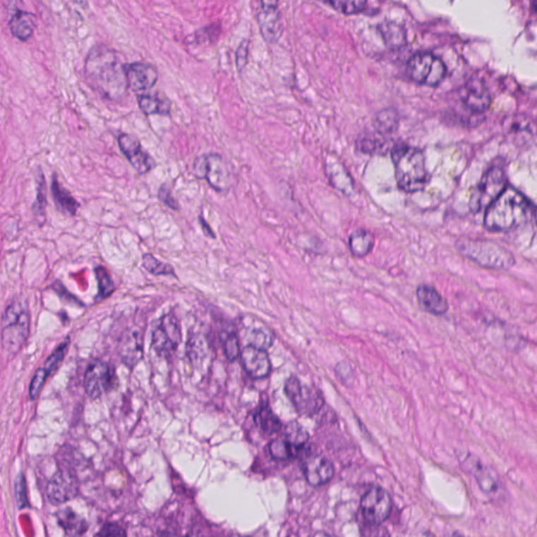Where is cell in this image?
Returning <instances> with one entry per match:
<instances>
[{
	"label": "cell",
	"mask_w": 537,
	"mask_h": 537,
	"mask_svg": "<svg viewBox=\"0 0 537 537\" xmlns=\"http://www.w3.org/2000/svg\"><path fill=\"white\" fill-rule=\"evenodd\" d=\"M126 64L116 49L98 43L86 56L84 75L90 85L103 98L119 102L125 99L129 90Z\"/></svg>",
	"instance_id": "6da1fadb"
},
{
	"label": "cell",
	"mask_w": 537,
	"mask_h": 537,
	"mask_svg": "<svg viewBox=\"0 0 537 537\" xmlns=\"http://www.w3.org/2000/svg\"><path fill=\"white\" fill-rule=\"evenodd\" d=\"M532 215L531 203L517 189L507 187L487 208L484 225L487 229L504 232L525 225Z\"/></svg>",
	"instance_id": "7a4b0ae2"
},
{
	"label": "cell",
	"mask_w": 537,
	"mask_h": 537,
	"mask_svg": "<svg viewBox=\"0 0 537 537\" xmlns=\"http://www.w3.org/2000/svg\"><path fill=\"white\" fill-rule=\"evenodd\" d=\"M394 174L401 191L414 193L422 191L427 183L425 155L421 150L405 144L394 145L392 150Z\"/></svg>",
	"instance_id": "3957f363"
},
{
	"label": "cell",
	"mask_w": 537,
	"mask_h": 537,
	"mask_svg": "<svg viewBox=\"0 0 537 537\" xmlns=\"http://www.w3.org/2000/svg\"><path fill=\"white\" fill-rule=\"evenodd\" d=\"M29 334V306L25 299H14L2 315L1 346L6 357L12 359L20 351Z\"/></svg>",
	"instance_id": "277c9868"
},
{
	"label": "cell",
	"mask_w": 537,
	"mask_h": 537,
	"mask_svg": "<svg viewBox=\"0 0 537 537\" xmlns=\"http://www.w3.org/2000/svg\"><path fill=\"white\" fill-rule=\"evenodd\" d=\"M457 249L471 262L483 268L507 270L514 266L515 258L499 243L482 239H467L457 243Z\"/></svg>",
	"instance_id": "5b68a950"
},
{
	"label": "cell",
	"mask_w": 537,
	"mask_h": 537,
	"mask_svg": "<svg viewBox=\"0 0 537 537\" xmlns=\"http://www.w3.org/2000/svg\"><path fill=\"white\" fill-rule=\"evenodd\" d=\"M192 172L195 178L207 181L215 191L226 193L235 183L234 172L230 164L215 152L200 155L192 164Z\"/></svg>",
	"instance_id": "8992f818"
},
{
	"label": "cell",
	"mask_w": 537,
	"mask_h": 537,
	"mask_svg": "<svg viewBox=\"0 0 537 537\" xmlns=\"http://www.w3.org/2000/svg\"><path fill=\"white\" fill-rule=\"evenodd\" d=\"M407 74L417 83L435 86L445 78L446 66L430 52H418L407 62Z\"/></svg>",
	"instance_id": "52a82bcc"
},
{
	"label": "cell",
	"mask_w": 537,
	"mask_h": 537,
	"mask_svg": "<svg viewBox=\"0 0 537 537\" xmlns=\"http://www.w3.org/2000/svg\"><path fill=\"white\" fill-rule=\"evenodd\" d=\"M506 183V176L502 168L493 167L487 170L470 198V210L478 212L488 208L507 188Z\"/></svg>",
	"instance_id": "ba28073f"
},
{
	"label": "cell",
	"mask_w": 537,
	"mask_h": 537,
	"mask_svg": "<svg viewBox=\"0 0 537 537\" xmlns=\"http://www.w3.org/2000/svg\"><path fill=\"white\" fill-rule=\"evenodd\" d=\"M284 392L294 405L297 413L303 417L316 415L325 404L322 394L318 390L306 385L295 376H291L286 380Z\"/></svg>",
	"instance_id": "9c48e42d"
},
{
	"label": "cell",
	"mask_w": 537,
	"mask_h": 537,
	"mask_svg": "<svg viewBox=\"0 0 537 537\" xmlns=\"http://www.w3.org/2000/svg\"><path fill=\"white\" fill-rule=\"evenodd\" d=\"M182 342L181 323L176 315H164L152 332V349L159 357L169 358Z\"/></svg>",
	"instance_id": "30bf717a"
},
{
	"label": "cell",
	"mask_w": 537,
	"mask_h": 537,
	"mask_svg": "<svg viewBox=\"0 0 537 537\" xmlns=\"http://www.w3.org/2000/svg\"><path fill=\"white\" fill-rule=\"evenodd\" d=\"M362 515L368 523L380 525L390 517L392 500L387 491L379 487L370 489L361 500Z\"/></svg>",
	"instance_id": "8fae6325"
},
{
	"label": "cell",
	"mask_w": 537,
	"mask_h": 537,
	"mask_svg": "<svg viewBox=\"0 0 537 537\" xmlns=\"http://www.w3.org/2000/svg\"><path fill=\"white\" fill-rule=\"evenodd\" d=\"M115 379L114 368L107 362L96 360L88 366L84 376V388L90 398L98 399L111 390Z\"/></svg>",
	"instance_id": "7c38bea8"
},
{
	"label": "cell",
	"mask_w": 537,
	"mask_h": 537,
	"mask_svg": "<svg viewBox=\"0 0 537 537\" xmlns=\"http://www.w3.org/2000/svg\"><path fill=\"white\" fill-rule=\"evenodd\" d=\"M118 144L122 154L128 159L131 165L139 174H145L155 167V161L143 147L141 142L129 133H122L118 135Z\"/></svg>",
	"instance_id": "4fadbf2b"
},
{
	"label": "cell",
	"mask_w": 537,
	"mask_h": 537,
	"mask_svg": "<svg viewBox=\"0 0 537 537\" xmlns=\"http://www.w3.org/2000/svg\"><path fill=\"white\" fill-rule=\"evenodd\" d=\"M258 12V23L265 40L275 43L284 32L282 14L277 8V1H262Z\"/></svg>",
	"instance_id": "5bb4252c"
},
{
	"label": "cell",
	"mask_w": 537,
	"mask_h": 537,
	"mask_svg": "<svg viewBox=\"0 0 537 537\" xmlns=\"http://www.w3.org/2000/svg\"><path fill=\"white\" fill-rule=\"evenodd\" d=\"M126 77L129 90L145 94L159 80V72L154 64L147 62H131L126 64Z\"/></svg>",
	"instance_id": "9a60e30c"
},
{
	"label": "cell",
	"mask_w": 537,
	"mask_h": 537,
	"mask_svg": "<svg viewBox=\"0 0 537 537\" xmlns=\"http://www.w3.org/2000/svg\"><path fill=\"white\" fill-rule=\"evenodd\" d=\"M243 370L253 379H265L271 374L272 364L265 349L251 346L243 347L241 353Z\"/></svg>",
	"instance_id": "2e32d148"
},
{
	"label": "cell",
	"mask_w": 537,
	"mask_h": 537,
	"mask_svg": "<svg viewBox=\"0 0 537 537\" xmlns=\"http://www.w3.org/2000/svg\"><path fill=\"white\" fill-rule=\"evenodd\" d=\"M77 493L76 478L66 470L58 471L47 485V495L54 504H62L74 499Z\"/></svg>",
	"instance_id": "e0dca14e"
},
{
	"label": "cell",
	"mask_w": 537,
	"mask_h": 537,
	"mask_svg": "<svg viewBox=\"0 0 537 537\" xmlns=\"http://www.w3.org/2000/svg\"><path fill=\"white\" fill-rule=\"evenodd\" d=\"M143 332L139 327H133L125 332L119 344V355L123 363L133 368L143 357Z\"/></svg>",
	"instance_id": "ac0fdd59"
},
{
	"label": "cell",
	"mask_w": 537,
	"mask_h": 537,
	"mask_svg": "<svg viewBox=\"0 0 537 537\" xmlns=\"http://www.w3.org/2000/svg\"><path fill=\"white\" fill-rule=\"evenodd\" d=\"M303 471L308 484L315 487L330 482L334 476L333 464L319 456L306 459L303 463Z\"/></svg>",
	"instance_id": "d6986e66"
},
{
	"label": "cell",
	"mask_w": 537,
	"mask_h": 537,
	"mask_svg": "<svg viewBox=\"0 0 537 537\" xmlns=\"http://www.w3.org/2000/svg\"><path fill=\"white\" fill-rule=\"evenodd\" d=\"M461 101L472 111H484L490 105V94L480 79H471L461 92Z\"/></svg>",
	"instance_id": "ffe728a7"
},
{
	"label": "cell",
	"mask_w": 537,
	"mask_h": 537,
	"mask_svg": "<svg viewBox=\"0 0 537 537\" xmlns=\"http://www.w3.org/2000/svg\"><path fill=\"white\" fill-rule=\"evenodd\" d=\"M11 34L20 41H28L33 36L37 25L35 14L15 8L8 23Z\"/></svg>",
	"instance_id": "44dd1931"
},
{
	"label": "cell",
	"mask_w": 537,
	"mask_h": 537,
	"mask_svg": "<svg viewBox=\"0 0 537 537\" xmlns=\"http://www.w3.org/2000/svg\"><path fill=\"white\" fill-rule=\"evenodd\" d=\"M417 298L420 307L429 314L441 316L448 310V303L433 286L421 284L417 289Z\"/></svg>",
	"instance_id": "7402d4cb"
},
{
	"label": "cell",
	"mask_w": 537,
	"mask_h": 537,
	"mask_svg": "<svg viewBox=\"0 0 537 537\" xmlns=\"http://www.w3.org/2000/svg\"><path fill=\"white\" fill-rule=\"evenodd\" d=\"M51 192L56 209L60 213L68 217H75L77 215L78 209L80 208L79 202L68 189L62 186L56 174L52 178Z\"/></svg>",
	"instance_id": "603a6c76"
},
{
	"label": "cell",
	"mask_w": 537,
	"mask_h": 537,
	"mask_svg": "<svg viewBox=\"0 0 537 537\" xmlns=\"http://www.w3.org/2000/svg\"><path fill=\"white\" fill-rule=\"evenodd\" d=\"M325 170H327V174L329 176L332 185L335 188L344 192L346 195L353 193L354 189H355L353 179L351 178L342 162L338 161L337 159H334L333 155H332L325 161Z\"/></svg>",
	"instance_id": "cb8c5ba5"
},
{
	"label": "cell",
	"mask_w": 537,
	"mask_h": 537,
	"mask_svg": "<svg viewBox=\"0 0 537 537\" xmlns=\"http://www.w3.org/2000/svg\"><path fill=\"white\" fill-rule=\"evenodd\" d=\"M378 31L388 49H399L406 45V31L403 25L394 21L385 20L379 23Z\"/></svg>",
	"instance_id": "d4e9b609"
},
{
	"label": "cell",
	"mask_w": 537,
	"mask_h": 537,
	"mask_svg": "<svg viewBox=\"0 0 537 537\" xmlns=\"http://www.w3.org/2000/svg\"><path fill=\"white\" fill-rule=\"evenodd\" d=\"M137 99L140 109L146 116H170L171 102L168 99L159 96V92L154 95L147 92L140 94Z\"/></svg>",
	"instance_id": "484cf974"
},
{
	"label": "cell",
	"mask_w": 537,
	"mask_h": 537,
	"mask_svg": "<svg viewBox=\"0 0 537 537\" xmlns=\"http://www.w3.org/2000/svg\"><path fill=\"white\" fill-rule=\"evenodd\" d=\"M36 198L32 206L34 217L37 219L40 225L45 222V209H47V181H45L44 172L39 166L35 171Z\"/></svg>",
	"instance_id": "4316f807"
},
{
	"label": "cell",
	"mask_w": 537,
	"mask_h": 537,
	"mask_svg": "<svg viewBox=\"0 0 537 537\" xmlns=\"http://www.w3.org/2000/svg\"><path fill=\"white\" fill-rule=\"evenodd\" d=\"M375 245V237L370 231L358 229L349 235V246L356 258H364L370 253Z\"/></svg>",
	"instance_id": "83f0119b"
},
{
	"label": "cell",
	"mask_w": 537,
	"mask_h": 537,
	"mask_svg": "<svg viewBox=\"0 0 537 537\" xmlns=\"http://www.w3.org/2000/svg\"><path fill=\"white\" fill-rule=\"evenodd\" d=\"M57 517L58 523L70 536H81L88 529L86 521L81 519L72 509L66 508L60 510Z\"/></svg>",
	"instance_id": "f1b7e54d"
},
{
	"label": "cell",
	"mask_w": 537,
	"mask_h": 537,
	"mask_svg": "<svg viewBox=\"0 0 537 537\" xmlns=\"http://www.w3.org/2000/svg\"><path fill=\"white\" fill-rule=\"evenodd\" d=\"M247 342L248 346L267 351L273 346L275 342V334L266 325H256L248 331Z\"/></svg>",
	"instance_id": "f546056e"
},
{
	"label": "cell",
	"mask_w": 537,
	"mask_h": 537,
	"mask_svg": "<svg viewBox=\"0 0 537 537\" xmlns=\"http://www.w3.org/2000/svg\"><path fill=\"white\" fill-rule=\"evenodd\" d=\"M303 448L293 445L286 439H277L271 442L269 445L270 454L276 460L288 461L297 458L303 452Z\"/></svg>",
	"instance_id": "4dcf8cb0"
},
{
	"label": "cell",
	"mask_w": 537,
	"mask_h": 537,
	"mask_svg": "<svg viewBox=\"0 0 537 537\" xmlns=\"http://www.w3.org/2000/svg\"><path fill=\"white\" fill-rule=\"evenodd\" d=\"M222 27L219 23H211L206 27L196 30L194 33L185 38L186 44H206L215 43L221 35Z\"/></svg>",
	"instance_id": "1f68e13d"
},
{
	"label": "cell",
	"mask_w": 537,
	"mask_h": 537,
	"mask_svg": "<svg viewBox=\"0 0 537 537\" xmlns=\"http://www.w3.org/2000/svg\"><path fill=\"white\" fill-rule=\"evenodd\" d=\"M255 422L258 427L268 435L278 433L282 427L279 418L272 411L268 404L260 407V411L256 414Z\"/></svg>",
	"instance_id": "d6a6232c"
},
{
	"label": "cell",
	"mask_w": 537,
	"mask_h": 537,
	"mask_svg": "<svg viewBox=\"0 0 537 537\" xmlns=\"http://www.w3.org/2000/svg\"><path fill=\"white\" fill-rule=\"evenodd\" d=\"M374 125L380 135H390L398 128V115L392 109H384L375 116Z\"/></svg>",
	"instance_id": "836d02e7"
},
{
	"label": "cell",
	"mask_w": 537,
	"mask_h": 537,
	"mask_svg": "<svg viewBox=\"0 0 537 537\" xmlns=\"http://www.w3.org/2000/svg\"><path fill=\"white\" fill-rule=\"evenodd\" d=\"M70 338L68 337L62 344L56 347L55 351L45 360L43 368H44L49 377L54 376L57 373V370H59L66 354H68V349H70Z\"/></svg>",
	"instance_id": "e575fe53"
},
{
	"label": "cell",
	"mask_w": 537,
	"mask_h": 537,
	"mask_svg": "<svg viewBox=\"0 0 537 537\" xmlns=\"http://www.w3.org/2000/svg\"><path fill=\"white\" fill-rule=\"evenodd\" d=\"M358 150L366 154H382L387 148V143L380 133L366 135L358 140Z\"/></svg>",
	"instance_id": "d590c367"
},
{
	"label": "cell",
	"mask_w": 537,
	"mask_h": 537,
	"mask_svg": "<svg viewBox=\"0 0 537 537\" xmlns=\"http://www.w3.org/2000/svg\"><path fill=\"white\" fill-rule=\"evenodd\" d=\"M284 439L292 443L293 445L297 446V447L303 448L307 444L308 433L299 423L291 422L286 425V429H284Z\"/></svg>",
	"instance_id": "8d00e7d4"
},
{
	"label": "cell",
	"mask_w": 537,
	"mask_h": 537,
	"mask_svg": "<svg viewBox=\"0 0 537 537\" xmlns=\"http://www.w3.org/2000/svg\"><path fill=\"white\" fill-rule=\"evenodd\" d=\"M205 342L204 338L200 335H194L189 339L187 354L194 366H200V362L203 363L206 359L207 349H205Z\"/></svg>",
	"instance_id": "74e56055"
},
{
	"label": "cell",
	"mask_w": 537,
	"mask_h": 537,
	"mask_svg": "<svg viewBox=\"0 0 537 537\" xmlns=\"http://www.w3.org/2000/svg\"><path fill=\"white\" fill-rule=\"evenodd\" d=\"M142 264L152 275H174V269L169 264L161 262L152 254H145L142 258Z\"/></svg>",
	"instance_id": "f35d334b"
},
{
	"label": "cell",
	"mask_w": 537,
	"mask_h": 537,
	"mask_svg": "<svg viewBox=\"0 0 537 537\" xmlns=\"http://www.w3.org/2000/svg\"><path fill=\"white\" fill-rule=\"evenodd\" d=\"M95 273H96L97 280H98L99 298H107L115 291L113 278H111L109 271L103 267L96 268Z\"/></svg>",
	"instance_id": "ab89813d"
},
{
	"label": "cell",
	"mask_w": 537,
	"mask_h": 537,
	"mask_svg": "<svg viewBox=\"0 0 537 537\" xmlns=\"http://www.w3.org/2000/svg\"><path fill=\"white\" fill-rule=\"evenodd\" d=\"M223 342L224 353L226 358L229 361H235L241 356V346H239V339L235 332H228L224 337H222Z\"/></svg>",
	"instance_id": "60d3db41"
},
{
	"label": "cell",
	"mask_w": 537,
	"mask_h": 537,
	"mask_svg": "<svg viewBox=\"0 0 537 537\" xmlns=\"http://www.w3.org/2000/svg\"><path fill=\"white\" fill-rule=\"evenodd\" d=\"M327 4L333 6L335 10L344 14H357L366 8V1L363 0H337V1H327Z\"/></svg>",
	"instance_id": "b9f144b4"
},
{
	"label": "cell",
	"mask_w": 537,
	"mask_h": 537,
	"mask_svg": "<svg viewBox=\"0 0 537 537\" xmlns=\"http://www.w3.org/2000/svg\"><path fill=\"white\" fill-rule=\"evenodd\" d=\"M482 470V474L478 473V471H476V474H474L478 485H480V488L482 489L485 493H488V495L497 493L500 488L499 480H497V478H495V474L491 473L490 471H487V470L484 469Z\"/></svg>",
	"instance_id": "7bdbcfd3"
},
{
	"label": "cell",
	"mask_w": 537,
	"mask_h": 537,
	"mask_svg": "<svg viewBox=\"0 0 537 537\" xmlns=\"http://www.w3.org/2000/svg\"><path fill=\"white\" fill-rule=\"evenodd\" d=\"M47 378H49V375L47 374L44 368H40L36 370L33 378H32L31 384H30V398L32 400H36L38 398Z\"/></svg>",
	"instance_id": "ee69618b"
},
{
	"label": "cell",
	"mask_w": 537,
	"mask_h": 537,
	"mask_svg": "<svg viewBox=\"0 0 537 537\" xmlns=\"http://www.w3.org/2000/svg\"><path fill=\"white\" fill-rule=\"evenodd\" d=\"M157 198H159V200H161L163 204H165L166 206L171 208L172 210H180V205H179L178 200L172 195L171 188H170V186L167 183H164V184L161 185V187L159 188V192H157Z\"/></svg>",
	"instance_id": "f6af8a7d"
},
{
	"label": "cell",
	"mask_w": 537,
	"mask_h": 537,
	"mask_svg": "<svg viewBox=\"0 0 537 537\" xmlns=\"http://www.w3.org/2000/svg\"><path fill=\"white\" fill-rule=\"evenodd\" d=\"M248 54H249V41L243 40L239 44V47H237L236 53H235V55H236L237 70L239 72H241L245 68V66H247Z\"/></svg>",
	"instance_id": "bcb514c9"
},
{
	"label": "cell",
	"mask_w": 537,
	"mask_h": 537,
	"mask_svg": "<svg viewBox=\"0 0 537 537\" xmlns=\"http://www.w3.org/2000/svg\"><path fill=\"white\" fill-rule=\"evenodd\" d=\"M98 537H127L124 529L116 524H107L99 532Z\"/></svg>",
	"instance_id": "7dc6e473"
},
{
	"label": "cell",
	"mask_w": 537,
	"mask_h": 537,
	"mask_svg": "<svg viewBox=\"0 0 537 537\" xmlns=\"http://www.w3.org/2000/svg\"><path fill=\"white\" fill-rule=\"evenodd\" d=\"M16 499L19 506L25 507L28 505L27 495H25V484L23 476H19L16 481Z\"/></svg>",
	"instance_id": "c3c4849f"
},
{
	"label": "cell",
	"mask_w": 537,
	"mask_h": 537,
	"mask_svg": "<svg viewBox=\"0 0 537 537\" xmlns=\"http://www.w3.org/2000/svg\"><path fill=\"white\" fill-rule=\"evenodd\" d=\"M198 221H200V226H202V229L204 231L205 235H206V236L211 237V239H215V232H213L212 229L210 228V226L207 224V222L205 221V219L202 217V215H200V217H198Z\"/></svg>",
	"instance_id": "681fc988"
},
{
	"label": "cell",
	"mask_w": 537,
	"mask_h": 537,
	"mask_svg": "<svg viewBox=\"0 0 537 537\" xmlns=\"http://www.w3.org/2000/svg\"><path fill=\"white\" fill-rule=\"evenodd\" d=\"M536 224H537V209H536Z\"/></svg>",
	"instance_id": "f907efd6"
},
{
	"label": "cell",
	"mask_w": 537,
	"mask_h": 537,
	"mask_svg": "<svg viewBox=\"0 0 537 537\" xmlns=\"http://www.w3.org/2000/svg\"><path fill=\"white\" fill-rule=\"evenodd\" d=\"M454 537H464V536H454Z\"/></svg>",
	"instance_id": "816d5d0a"
},
{
	"label": "cell",
	"mask_w": 537,
	"mask_h": 537,
	"mask_svg": "<svg viewBox=\"0 0 537 537\" xmlns=\"http://www.w3.org/2000/svg\"><path fill=\"white\" fill-rule=\"evenodd\" d=\"M186 537H191V536H186Z\"/></svg>",
	"instance_id": "f5cc1de1"
}]
</instances>
